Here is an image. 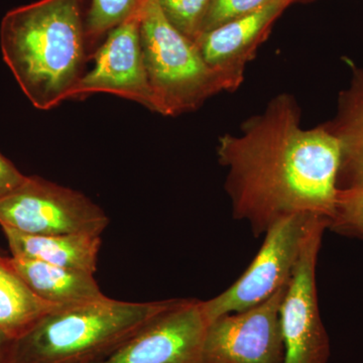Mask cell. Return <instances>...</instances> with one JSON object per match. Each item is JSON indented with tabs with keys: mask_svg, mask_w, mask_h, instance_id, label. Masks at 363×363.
<instances>
[{
	"mask_svg": "<svg viewBox=\"0 0 363 363\" xmlns=\"http://www.w3.org/2000/svg\"><path fill=\"white\" fill-rule=\"evenodd\" d=\"M142 6L107 33L93 56L94 67L79 80L70 99L109 93L159 113L143 61L140 28Z\"/></svg>",
	"mask_w": 363,
	"mask_h": 363,
	"instance_id": "obj_10",
	"label": "cell"
},
{
	"mask_svg": "<svg viewBox=\"0 0 363 363\" xmlns=\"http://www.w3.org/2000/svg\"><path fill=\"white\" fill-rule=\"evenodd\" d=\"M108 224L104 210L87 196L39 176H26L0 199V227L28 235H102Z\"/></svg>",
	"mask_w": 363,
	"mask_h": 363,
	"instance_id": "obj_5",
	"label": "cell"
},
{
	"mask_svg": "<svg viewBox=\"0 0 363 363\" xmlns=\"http://www.w3.org/2000/svg\"><path fill=\"white\" fill-rule=\"evenodd\" d=\"M11 257L40 260L95 274L101 235L87 233L28 235L1 227Z\"/></svg>",
	"mask_w": 363,
	"mask_h": 363,
	"instance_id": "obj_13",
	"label": "cell"
},
{
	"mask_svg": "<svg viewBox=\"0 0 363 363\" xmlns=\"http://www.w3.org/2000/svg\"><path fill=\"white\" fill-rule=\"evenodd\" d=\"M297 1H309V0H296V2Z\"/></svg>",
	"mask_w": 363,
	"mask_h": 363,
	"instance_id": "obj_22",
	"label": "cell"
},
{
	"mask_svg": "<svg viewBox=\"0 0 363 363\" xmlns=\"http://www.w3.org/2000/svg\"><path fill=\"white\" fill-rule=\"evenodd\" d=\"M216 152L227 169L224 187L233 218L247 222L255 238L294 215L330 222L338 194L337 140L322 124L303 128L293 95L272 97L238 133L221 135Z\"/></svg>",
	"mask_w": 363,
	"mask_h": 363,
	"instance_id": "obj_1",
	"label": "cell"
},
{
	"mask_svg": "<svg viewBox=\"0 0 363 363\" xmlns=\"http://www.w3.org/2000/svg\"><path fill=\"white\" fill-rule=\"evenodd\" d=\"M322 125L338 143L337 190L363 187V69L352 67L350 85L339 93L335 116Z\"/></svg>",
	"mask_w": 363,
	"mask_h": 363,
	"instance_id": "obj_12",
	"label": "cell"
},
{
	"mask_svg": "<svg viewBox=\"0 0 363 363\" xmlns=\"http://www.w3.org/2000/svg\"><path fill=\"white\" fill-rule=\"evenodd\" d=\"M296 0H272L255 13L236 18L202 33L195 44L207 65L233 92L245 81L247 64L257 57L274 23Z\"/></svg>",
	"mask_w": 363,
	"mask_h": 363,
	"instance_id": "obj_11",
	"label": "cell"
},
{
	"mask_svg": "<svg viewBox=\"0 0 363 363\" xmlns=\"http://www.w3.org/2000/svg\"><path fill=\"white\" fill-rule=\"evenodd\" d=\"M271 1L272 0H211L203 21L200 35L228 21L255 13Z\"/></svg>",
	"mask_w": 363,
	"mask_h": 363,
	"instance_id": "obj_19",
	"label": "cell"
},
{
	"mask_svg": "<svg viewBox=\"0 0 363 363\" xmlns=\"http://www.w3.org/2000/svg\"><path fill=\"white\" fill-rule=\"evenodd\" d=\"M16 339L0 332V363H13Z\"/></svg>",
	"mask_w": 363,
	"mask_h": 363,
	"instance_id": "obj_21",
	"label": "cell"
},
{
	"mask_svg": "<svg viewBox=\"0 0 363 363\" xmlns=\"http://www.w3.org/2000/svg\"><path fill=\"white\" fill-rule=\"evenodd\" d=\"M57 306L45 302L14 271L9 257L0 255V332L14 339L23 334Z\"/></svg>",
	"mask_w": 363,
	"mask_h": 363,
	"instance_id": "obj_15",
	"label": "cell"
},
{
	"mask_svg": "<svg viewBox=\"0 0 363 363\" xmlns=\"http://www.w3.org/2000/svg\"><path fill=\"white\" fill-rule=\"evenodd\" d=\"M207 325L201 301L178 298L175 305L89 363H202Z\"/></svg>",
	"mask_w": 363,
	"mask_h": 363,
	"instance_id": "obj_9",
	"label": "cell"
},
{
	"mask_svg": "<svg viewBox=\"0 0 363 363\" xmlns=\"http://www.w3.org/2000/svg\"><path fill=\"white\" fill-rule=\"evenodd\" d=\"M328 229L363 241V187L338 191Z\"/></svg>",
	"mask_w": 363,
	"mask_h": 363,
	"instance_id": "obj_17",
	"label": "cell"
},
{
	"mask_svg": "<svg viewBox=\"0 0 363 363\" xmlns=\"http://www.w3.org/2000/svg\"><path fill=\"white\" fill-rule=\"evenodd\" d=\"M140 28L143 61L159 114L178 116L197 111L227 91L195 42L169 23L157 0L143 1Z\"/></svg>",
	"mask_w": 363,
	"mask_h": 363,
	"instance_id": "obj_4",
	"label": "cell"
},
{
	"mask_svg": "<svg viewBox=\"0 0 363 363\" xmlns=\"http://www.w3.org/2000/svg\"><path fill=\"white\" fill-rule=\"evenodd\" d=\"M162 13L174 28L196 42L211 0H157Z\"/></svg>",
	"mask_w": 363,
	"mask_h": 363,
	"instance_id": "obj_18",
	"label": "cell"
},
{
	"mask_svg": "<svg viewBox=\"0 0 363 363\" xmlns=\"http://www.w3.org/2000/svg\"><path fill=\"white\" fill-rule=\"evenodd\" d=\"M329 219H313L281 301L279 317L285 341V363H327L330 340L320 315L316 269Z\"/></svg>",
	"mask_w": 363,
	"mask_h": 363,
	"instance_id": "obj_7",
	"label": "cell"
},
{
	"mask_svg": "<svg viewBox=\"0 0 363 363\" xmlns=\"http://www.w3.org/2000/svg\"><path fill=\"white\" fill-rule=\"evenodd\" d=\"M145 0H90L85 16L88 49L138 11Z\"/></svg>",
	"mask_w": 363,
	"mask_h": 363,
	"instance_id": "obj_16",
	"label": "cell"
},
{
	"mask_svg": "<svg viewBox=\"0 0 363 363\" xmlns=\"http://www.w3.org/2000/svg\"><path fill=\"white\" fill-rule=\"evenodd\" d=\"M286 286L259 305L209 322L202 363H285L279 310Z\"/></svg>",
	"mask_w": 363,
	"mask_h": 363,
	"instance_id": "obj_8",
	"label": "cell"
},
{
	"mask_svg": "<svg viewBox=\"0 0 363 363\" xmlns=\"http://www.w3.org/2000/svg\"><path fill=\"white\" fill-rule=\"evenodd\" d=\"M9 262L38 297L57 307L82 304L105 296L90 272L20 257H9Z\"/></svg>",
	"mask_w": 363,
	"mask_h": 363,
	"instance_id": "obj_14",
	"label": "cell"
},
{
	"mask_svg": "<svg viewBox=\"0 0 363 363\" xmlns=\"http://www.w3.org/2000/svg\"><path fill=\"white\" fill-rule=\"evenodd\" d=\"M4 255V252H2L1 248H0V255Z\"/></svg>",
	"mask_w": 363,
	"mask_h": 363,
	"instance_id": "obj_23",
	"label": "cell"
},
{
	"mask_svg": "<svg viewBox=\"0 0 363 363\" xmlns=\"http://www.w3.org/2000/svg\"><path fill=\"white\" fill-rule=\"evenodd\" d=\"M84 0H39L11 9L0 49L21 90L40 111L70 99L87 59Z\"/></svg>",
	"mask_w": 363,
	"mask_h": 363,
	"instance_id": "obj_2",
	"label": "cell"
},
{
	"mask_svg": "<svg viewBox=\"0 0 363 363\" xmlns=\"http://www.w3.org/2000/svg\"><path fill=\"white\" fill-rule=\"evenodd\" d=\"M26 176L0 152V199L16 190Z\"/></svg>",
	"mask_w": 363,
	"mask_h": 363,
	"instance_id": "obj_20",
	"label": "cell"
},
{
	"mask_svg": "<svg viewBox=\"0 0 363 363\" xmlns=\"http://www.w3.org/2000/svg\"><path fill=\"white\" fill-rule=\"evenodd\" d=\"M178 298L125 302L104 296L57 307L16 339L13 363H89L104 357Z\"/></svg>",
	"mask_w": 363,
	"mask_h": 363,
	"instance_id": "obj_3",
	"label": "cell"
},
{
	"mask_svg": "<svg viewBox=\"0 0 363 363\" xmlns=\"http://www.w3.org/2000/svg\"><path fill=\"white\" fill-rule=\"evenodd\" d=\"M318 215L297 214L264 233V243L247 271L220 295L201 301L208 323L222 315L245 311L288 285L306 235Z\"/></svg>",
	"mask_w": 363,
	"mask_h": 363,
	"instance_id": "obj_6",
	"label": "cell"
}]
</instances>
